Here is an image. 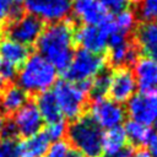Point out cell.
<instances>
[{
  "instance_id": "484cf974",
  "label": "cell",
  "mask_w": 157,
  "mask_h": 157,
  "mask_svg": "<svg viewBox=\"0 0 157 157\" xmlns=\"http://www.w3.org/2000/svg\"><path fill=\"white\" fill-rule=\"evenodd\" d=\"M22 13L21 6L12 5L10 0H0V25L10 22Z\"/></svg>"
},
{
  "instance_id": "e0dca14e",
  "label": "cell",
  "mask_w": 157,
  "mask_h": 157,
  "mask_svg": "<svg viewBox=\"0 0 157 157\" xmlns=\"http://www.w3.org/2000/svg\"><path fill=\"white\" fill-rule=\"evenodd\" d=\"M29 56V48L10 38L0 39V59L2 63L21 67Z\"/></svg>"
},
{
  "instance_id": "74e56055",
  "label": "cell",
  "mask_w": 157,
  "mask_h": 157,
  "mask_svg": "<svg viewBox=\"0 0 157 157\" xmlns=\"http://www.w3.org/2000/svg\"><path fill=\"white\" fill-rule=\"evenodd\" d=\"M1 34H2V29H1V27H0V39H1Z\"/></svg>"
},
{
  "instance_id": "277c9868",
  "label": "cell",
  "mask_w": 157,
  "mask_h": 157,
  "mask_svg": "<svg viewBox=\"0 0 157 157\" xmlns=\"http://www.w3.org/2000/svg\"><path fill=\"white\" fill-rule=\"evenodd\" d=\"M105 55L96 54L80 48L74 52L69 66L64 70V76L65 80L77 83L88 91L92 80L105 70Z\"/></svg>"
},
{
  "instance_id": "4dcf8cb0",
  "label": "cell",
  "mask_w": 157,
  "mask_h": 157,
  "mask_svg": "<svg viewBox=\"0 0 157 157\" xmlns=\"http://www.w3.org/2000/svg\"><path fill=\"white\" fill-rule=\"evenodd\" d=\"M98 1H101L108 11H115V12H119L126 9L129 4L128 0H98Z\"/></svg>"
},
{
  "instance_id": "8992f818",
  "label": "cell",
  "mask_w": 157,
  "mask_h": 157,
  "mask_svg": "<svg viewBox=\"0 0 157 157\" xmlns=\"http://www.w3.org/2000/svg\"><path fill=\"white\" fill-rule=\"evenodd\" d=\"M107 50V64H110L114 69L121 66L129 67V65H132L136 61L140 53L132 40V37L115 31L114 26L108 40Z\"/></svg>"
},
{
  "instance_id": "4fadbf2b",
  "label": "cell",
  "mask_w": 157,
  "mask_h": 157,
  "mask_svg": "<svg viewBox=\"0 0 157 157\" xmlns=\"http://www.w3.org/2000/svg\"><path fill=\"white\" fill-rule=\"evenodd\" d=\"M10 121L13 125L17 136H22L25 139L39 132L43 126V119L39 110L32 101H28L22 108L12 114V119Z\"/></svg>"
},
{
  "instance_id": "83f0119b",
  "label": "cell",
  "mask_w": 157,
  "mask_h": 157,
  "mask_svg": "<svg viewBox=\"0 0 157 157\" xmlns=\"http://www.w3.org/2000/svg\"><path fill=\"white\" fill-rule=\"evenodd\" d=\"M17 71H18L17 67L1 61L0 64V90L13 82V80L17 77Z\"/></svg>"
},
{
  "instance_id": "ffe728a7",
  "label": "cell",
  "mask_w": 157,
  "mask_h": 157,
  "mask_svg": "<svg viewBox=\"0 0 157 157\" xmlns=\"http://www.w3.org/2000/svg\"><path fill=\"white\" fill-rule=\"evenodd\" d=\"M34 103L39 110L43 121H45L47 124L63 120L60 109L52 91H45L40 94H37V101Z\"/></svg>"
},
{
  "instance_id": "f1b7e54d",
  "label": "cell",
  "mask_w": 157,
  "mask_h": 157,
  "mask_svg": "<svg viewBox=\"0 0 157 157\" xmlns=\"http://www.w3.org/2000/svg\"><path fill=\"white\" fill-rule=\"evenodd\" d=\"M0 157H21L18 142L16 139L0 140Z\"/></svg>"
},
{
  "instance_id": "d590c367",
  "label": "cell",
  "mask_w": 157,
  "mask_h": 157,
  "mask_svg": "<svg viewBox=\"0 0 157 157\" xmlns=\"http://www.w3.org/2000/svg\"><path fill=\"white\" fill-rule=\"evenodd\" d=\"M12 5H16V6H20L22 2H25V0H10Z\"/></svg>"
},
{
  "instance_id": "ab89813d",
  "label": "cell",
  "mask_w": 157,
  "mask_h": 157,
  "mask_svg": "<svg viewBox=\"0 0 157 157\" xmlns=\"http://www.w3.org/2000/svg\"><path fill=\"white\" fill-rule=\"evenodd\" d=\"M0 64H1V59H0Z\"/></svg>"
},
{
  "instance_id": "7402d4cb",
  "label": "cell",
  "mask_w": 157,
  "mask_h": 157,
  "mask_svg": "<svg viewBox=\"0 0 157 157\" xmlns=\"http://www.w3.org/2000/svg\"><path fill=\"white\" fill-rule=\"evenodd\" d=\"M126 136L121 126L113 128L103 132V155L115 152L126 146Z\"/></svg>"
},
{
  "instance_id": "7c38bea8",
  "label": "cell",
  "mask_w": 157,
  "mask_h": 157,
  "mask_svg": "<svg viewBox=\"0 0 157 157\" xmlns=\"http://www.w3.org/2000/svg\"><path fill=\"white\" fill-rule=\"evenodd\" d=\"M136 88V82L130 67L121 66L110 71L108 96L112 101L119 104L126 103L135 94Z\"/></svg>"
},
{
  "instance_id": "ac0fdd59",
  "label": "cell",
  "mask_w": 157,
  "mask_h": 157,
  "mask_svg": "<svg viewBox=\"0 0 157 157\" xmlns=\"http://www.w3.org/2000/svg\"><path fill=\"white\" fill-rule=\"evenodd\" d=\"M28 102V94L17 85H9L0 90V105L6 114H15Z\"/></svg>"
},
{
  "instance_id": "9a60e30c",
  "label": "cell",
  "mask_w": 157,
  "mask_h": 157,
  "mask_svg": "<svg viewBox=\"0 0 157 157\" xmlns=\"http://www.w3.org/2000/svg\"><path fill=\"white\" fill-rule=\"evenodd\" d=\"M132 65L136 87L141 93H157V60L150 56H141Z\"/></svg>"
},
{
  "instance_id": "6da1fadb",
  "label": "cell",
  "mask_w": 157,
  "mask_h": 157,
  "mask_svg": "<svg viewBox=\"0 0 157 157\" xmlns=\"http://www.w3.org/2000/svg\"><path fill=\"white\" fill-rule=\"evenodd\" d=\"M75 21L64 20L50 23L43 28L36 42L38 54L49 61L56 71H63L69 66L75 45Z\"/></svg>"
},
{
  "instance_id": "f546056e",
  "label": "cell",
  "mask_w": 157,
  "mask_h": 157,
  "mask_svg": "<svg viewBox=\"0 0 157 157\" xmlns=\"http://www.w3.org/2000/svg\"><path fill=\"white\" fill-rule=\"evenodd\" d=\"M70 148L71 146L67 144V141L64 140L54 141L53 144L49 145L45 152V157H65Z\"/></svg>"
},
{
  "instance_id": "1f68e13d",
  "label": "cell",
  "mask_w": 157,
  "mask_h": 157,
  "mask_svg": "<svg viewBox=\"0 0 157 157\" xmlns=\"http://www.w3.org/2000/svg\"><path fill=\"white\" fill-rule=\"evenodd\" d=\"M145 150L150 153V157H157V131H155L153 129L146 142Z\"/></svg>"
},
{
  "instance_id": "836d02e7",
  "label": "cell",
  "mask_w": 157,
  "mask_h": 157,
  "mask_svg": "<svg viewBox=\"0 0 157 157\" xmlns=\"http://www.w3.org/2000/svg\"><path fill=\"white\" fill-rule=\"evenodd\" d=\"M131 157H150V153L145 148H139V150L132 152Z\"/></svg>"
},
{
  "instance_id": "e575fe53",
  "label": "cell",
  "mask_w": 157,
  "mask_h": 157,
  "mask_svg": "<svg viewBox=\"0 0 157 157\" xmlns=\"http://www.w3.org/2000/svg\"><path fill=\"white\" fill-rule=\"evenodd\" d=\"M65 157H83V156H82L78 151H76V150H74V148H70L69 152H67V155H66Z\"/></svg>"
},
{
  "instance_id": "cb8c5ba5",
  "label": "cell",
  "mask_w": 157,
  "mask_h": 157,
  "mask_svg": "<svg viewBox=\"0 0 157 157\" xmlns=\"http://www.w3.org/2000/svg\"><path fill=\"white\" fill-rule=\"evenodd\" d=\"M109 82H110V71L105 69L92 80L90 88H88V97L92 101L107 97Z\"/></svg>"
},
{
  "instance_id": "f35d334b",
  "label": "cell",
  "mask_w": 157,
  "mask_h": 157,
  "mask_svg": "<svg viewBox=\"0 0 157 157\" xmlns=\"http://www.w3.org/2000/svg\"><path fill=\"white\" fill-rule=\"evenodd\" d=\"M128 1H129V2H131V1H136V0H128Z\"/></svg>"
},
{
  "instance_id": "7a4b0ae2",
  "label": "cell",
  "mask_w": 157,
  "mask_h": 157,
  "mask_svg": "<svg viewBox=\"0 0 157 157\" xmlns=\"http://www.w3.org/2000/svg\"><path fill=\"white\" fill-rule=\"evenodd\" d=\"M17 86L27 94H40L49 91L58 81L56 69L42 55L32 54L17 71Z\"/></svg>"
},
{
  "instance_id": "52a82bcc",
  "label": "cell",
  "mask_w": 157,
  "mask_h": 157,
  "mask_svg": "<svg viewBox=\"0 0 157 157\" xmlns=\"http://www.w3.org/2000/svg\"><path fill=\"white\" fill-rule=\"evenodd\" d=\"M113 32V25H112V17L103 25L99 26H81L78 28H75L74 39L75 43L80 45L81 49L102 54L104 50H107L109 37Z\"/></svg>"
},
{
  "instance_id": "3957f363",
  "label": "cell",
  "mask_w": 157,
  "mask_h": 157,
  "mask_svg": "<svg viewBox=\"0 0 157 157\" xmlns=\"http://www.w3.org/2000/svg\"><path fill=\"white\" fill-rule=\"evenodd\" d=\"M67 144L83 157L103 156V131L90 118L83 114L70 123L66 129Z\"/></svg>"
},
{
  "instance_id": "2e32d148",
  "label": "cell",
  "mask_w": 157,
  "mask_h": 157,
  "mask_svg": "<svg viewBox=\"0 0 157 157\" xmlns=\"http://www.w3.org/2000/svg\"><path fill=\"white\" fill-rule=\"evenodd\" d=\"M132 40L139 52L146 54L145 56L157 58V20L140 22L136 25L132 34Z\"/></svg>"
},
{
  "instance_id": "44dd1931",
  "label": "cell",
  "mask_w": 157,
  "mask_h": 157,
  "mask_svg": "<svg viewBox=\"0 0 157 157\" xmlns=\"http://www.w3.org/2000/svg\"><path fill=\"white\" fill-rule=\"evenodd\" d=\"M125 136H126V141L130 142L131 146L139 147V148H144L146 146V142L152 132V129L146 128L136 121L132 120H128L123 128Z\"/></svg>"
},
{
  "instance_id": "ba28073f",
  "label": "cell",
  "mask_w": 157,
  "mask_h": 157,
  "mask_svg": "<svg viewBox=\"0 0 157 157\" xmlns=\"http://www.w3.org/2000/svg\"><path fill=\"white\" fill-rule=\"evenodd\" d=\"M126 103L125 113L130 120L157 131V93L134 94Z\"/></svg>"
},
{
  "instance_id": "d4e9b609",
  "label": "cell",
  "mask_w": 157,
  "mask_h": 157,
  "mask_svg": "<svg viewBox=\"0 0 157 157\" xmlns=\"http://www.w3.org/2000/svg\"><path fill=\"white\" fill-rule=\"evenodd\" d=\"M136 18L141 22L157 20V0H136Z\"/></svg>"
},
{
  "instance_id": "4316f807",
  "label": "cell",
  "mask_w": 157,
  "mask_h": 157,
  "mask_svg": "<svg viewBox=\"0 0 157 157\" xmlns=\"http://www.w3.org/2000/svg\"><path fill=\"white\" fill-rule=\"evenodd\" d=\"M66 129H67V126H66L65 121L59 120L55 123L47 124V128L43 132L47 135L49 141H59V140H63V137L66 135Z\"/></svg>"
},
{
  "instance_id": "d6a6232c",
  "label": "cell",
  "mask_w": 157,
  "mask_h": 157,
  "mask_svg": "<svg viewBox=\"0 0 157 157\" xmlns=\"http://www.w3.org/2000/svg\"><path fill=\"white\" fill-rule=\"evenodd\" d=\"M132 152H134L132 147L129 146V145H126L125 147H123V148H120V150H118V151H115V152L104 153L102 157H131Z\"/></svg>"
},
{
  "instance_id": "9c48e42d",
  "label": "cell",
  "mask_w": 157,
  "mask_h": 157,
  "mask_svg": "<svg viewBox=\"0 0 157 157\" xmlns=\"http://www.w3.org/2000/svg\"><path fill=\"white\" fill-rule=\"evenodd\" d=\"M125 109L121 104L109 97L94 99L90 104V118L101 129H113L120 126L125 120Z\"/></svg>"
},
{
  "instance_id": "8d00e7d4",
  "label": "cell",
  "mask_w": 157,
  "mask_h": 157,
  "mask_svg": "<svg viewBox=\"0 0 157 157\" xmlns=\"http://www.w3.org/2000/svg\"><path fill=\"white\" fill-rule=\"evenodd\" d=\"M0 117H2V109H1V105H0Z\"/></svg>"
},
{
  "instance_id": "d6986e66",
  "label": "cell",
  "mask_w": 157,
  "mask_h": 157,
  "mask_svg": "<svg viewBox=\"0 0 157 157\" xmlns=\"http://www.w3.org/2000/svg\"><path fill=\"white\" fill-rule=\"evenodd\" d=\"M50 145L49 139L43 131H39L18 142L21 157H43Z\"/></svg>"
},
{
  "instance_id": "30bf717a",
  "label": "cell",
  "mask_w": 157,
  "mask_h": 157,
  "mask_svg": "<svg viewBox=\"0 0 157 157\" xmlns=\"http://www.w3.org/2000/svg\"><path fill=\"white\" fill-rule=\"evenodd\" d=\"M71 6L72 0H25L28 13L49 25L67 20Z\"/></svg>"
},
{
  "instance_id": "5bb4252c",
  "label": "cell",
  "mask_w": 157,
  "mask_h": 157,
  "mask_svg": "<svg viewBox=\"0 0 157 157\" xmlns=\"http://www.w3.org/2000/svg\"><path fill=\"white\" fill-rule=\"evenodd\" d=\"M71 12L76 21L85 26H99L105 23L112 16L98 0H72Z\"/></svg>"
},
{
  "instance_id": "8fae6325",
  "label": "cell",
  "mask_w": 157,
  "mask_h": 157,
  "mask_svg": "<svg viewBox=\"0 0 157 157\" xmlns=\"http://www.w3.org/2000/svg\"><path fill=\"white\" fill-rule=\"evenodd\" d=\"M43 28L44 23L39 18L29 13H22L7 23L6 33L7 38L29 47L37 42Z\"/></svg>"
},
{
  "instance_id": "5b68a950",
  "label": "cell",
  "mask_w": 157,
  "mask_h": 157,
  "mask_svg": "<svg viewBox=\"0 0 157 157\" xmlns=\"http://www.w3.org/2000/svg\"><path fill=\"white\" fill-rule=\"evenodd\" d=\"M52 92L63 118L74 121L85 114L88 105L87 88L67 80H60L55 82Z\"/></svg>"
},
{
  "instance_id": "603a6c76",
  "label": "cell",
  "mask_w": 157,
  "mask_h": 157,
  "mask_svg": "<svg viewBox=\"0 0 157 157\" xmlns=\"http://www.w3.org/2000/svg\"><path fill=\"white\" fill-rule=\"evenodd\" d=\"M136 21H137V18H136L134 11L129 10V9H124L121 11L117 12V15L114 17H112L114 29L120 33L128 34V36L132 34V32L137 25Z\"/></svg>"
}]
</instances>
